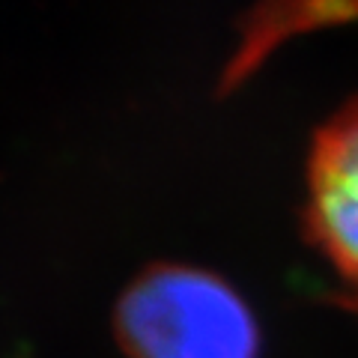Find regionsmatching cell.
Wrapping results in <instances>:
<instances>
[{
	"label": "cell",
	"instance_id": "7a4b0ae2",
	"mask_svg": "<svg viewBox=\"0 0 358 358\" xmlns=\"http://www.w3.org/2000/svg\"><path fill=\"white\" fill-rule=\"evenodd\" d=\"M308 227L358 308V102L331 117L313 141Z\"/></svg>",
	"mask_w": 358,
	"mask_h": 358
},
{
	"label": "cell",
	"instance_id": "6da1fadb",
	"mask_svg": "<svg viewBox=\"0 0 358 358\" xmlns=\"http://www.w3.org/2000/svg\"><path fill=\"white\" fill-rule=\"evenodd\" d=\"M117 338L129 358H260L251 305L224 278L197 266H155L126 287Z\"/></svg>",
	"mask_w": 358,
	"mask_h": 358
}]
</instances>
